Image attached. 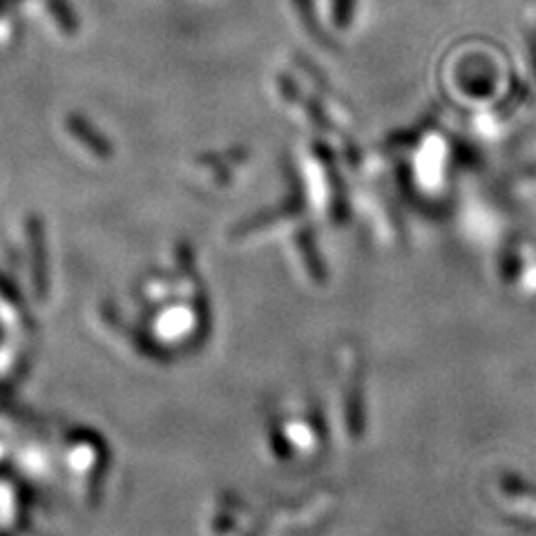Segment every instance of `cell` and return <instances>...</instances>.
<instances>
[{
	"mask_svg": "<svg viewBox=\"0 0 536 536\" xmlns=\"http://www.w3.org/2000/svg\"><path fill=\"white\" fill-rule=\"evenodd\" d=\"M7 12V0H0V16Z\"/></svg>",
	"mask_w": 536,
	"mask_h": 536,
	"instance_id": "cell-1",
	"label": "cell"
}]
</instances>
